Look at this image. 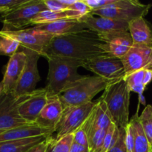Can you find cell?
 <instances>
[{
    "instance_id": "obj_20",
    "label": "cell",
    "mask_w": 152,
    "mask_h": 152,
    "mask_svg": "<svg viewBox=\"0 0 152 152\" xmlns=\"http://www.w3.org/2000/svg\"><path fill=\"white\" fill-rule=\"evenodd\" d=\"M54 133L53 130L43 129L36 123H30L25 126H19L10 129L0 134V142L13 141L39 136H50Z\"/></svg>"
},
{
    "instance_id": "obj_17",
    "label": "cell",
    "mask_w": 152,
    "mask_h": 152,
    "mask_svg": "<svg viewBox=\"0 0 152 152\" xmlns=\"http://www.w3.org/2000/svg\"><path fill=\"white\" fill-rule=\"evenodd\" d=\"M114 123L107 105L100 99L96 102L93 111L82 126L87 137L97 130H107Z\"/></svg>"
},
{
    "instance_id": "obj_6",
    "label": "cell",
    "mask_w": 152,
    "mask_h": 152,
    "mask_svg": "<svg viewBox=\"0 0 152 152\" xmlns=\"http://www.w3.org/2000/svg\"><path fill=\"white\" fill-rule=\"evenodd\" d=\"M48 10L44 0H28L17 8L4 13L0 21L4 24L1 30H19L27 25H31V21L39 13Z\"/></svg>"
},
{
    "instance_id": "obj_41",
    "label": "cell",
    "mask_w": 152,
    "mask_h": 152,
    "mask_svg": "<svg viewBox=\"0 0 152 152\" xmlns=\"http://www.w3.org/2000/svg\"><path fill=\"white\" fill-rule=\"evenodd\" d=\"M7 12H9V10H7V9L2 8V7H0V13H1V14H4V13H7Z\"/></svg>"
},
{
    "instance_id": "obj_15",
    "label": "cell",
    "mask_w": 152,
    "mask_h": 152,
    "mask_svg": "<svg viewBox=\"0 0 152 152\" xmlns=\"http://www.w3.org/2000/svg\"><path fill=\"white\" fill-rule=\"evenodd\" d=\"M48 100L46 88L36 89L29 97L21 103L19 112L21 117L30 123H35L39 115Z\"/></svg>"
},
{
    "instance_id": "obj_5",
    "label": "cell",
    "mask_w": 152,
    "mask_h": 152,
    "mask_svg": "<svg viewBox=\"0 0 152 152\" xmlns=\"http://www.w3.org/2000/svg\"><path fill=\"white\" fill-rule=\"evenodd\" d=\"M151 6L142 4L137 0H115L107 7L93 10L91 14L129 22L138 18L145 17Z\"/></svg>"
},
{
    "instance_id": "obj_27",
    "label": "cell",
    "mask_w": 152,
    "mask_h": 152,
    "mask_svg": "<svg viewBox=\"0 0 152 152\" xmlns=\"http://www.w3.org/2000/svg\"><path fill=\"white\" fill-rule=\"evenodd\" d=\"M20 45L16 40L0 34V56L11 57L19 50Z\"/></svg>"
},
{
    "instance_id": "obj_7",
    "label": "cell",
    "mask_w": 152,
    "mask_h": 152,
    "mask_svg": "<svg viewBox=\"0 0 152 152\" xmlns=\"http://www.w3.org/2000/svg\"><path fill=\"white\" fill-rule=\"evenodd\" d=\"M95 105L96 102H91L78 106L64 108L60 120L55 129V139L75 133L86 123Z\"/></svg>"
},
{
    "instance_id": "obj_13",
    "label": "cell",
    "mask_w": 152,
    "mask_h": 152,
    "mask_svg": "<svg viewBox=\"0 0 152 152\" xmlns=\"http://www.w3.org/2000/svg\"><path fill=\"white\" fill-rule=\"evenodd\" d=\"M121 60L126 72L125 77L140 70H152V46L133 45Z\"/></svg>"
},
{
    "instance_id": "obj_12",
    "label": "cell",
    "mask_w": 152,
    "mask_h": 152,
    "mask_svg": "<svg viewBox=\"0 0 152 152\" xmlns=\"http://www.w3.org/2000/svg\"><path fill=\"white\" fill-rule=\"evenodd\" d=\"M103 42L102 50L107 55L121 59L133 46V40L129 31H113L98 34Z\"/></svg>"
},
{
    "instance_id": "obj_36",
    "label": "cell",
    "mask_w": 152,
    "mask_h": 152,
    "mask_svg": "<svg viewBox=\"0 0 152 152\" xmlns=\"http://www.w3.org/2000/svg\"><path fill=\"white\" fill-rule=\"evenodd\" d=\"M46 148H47V139L43 142L36 145L35 146L32 147L27 152H46Z\"/></svg>"
},
{
    "instance_id": "obj_25",
    "label": "cell",
    "mask_w": 152,
    "mask_h": 152,
    "mask_svg": "<svg viewBox=\"0 0 152 152\" xmlns=\"http://www.w3.org/2000/svg\"><path fill=\"white\" fill-rule=\"evenodd\" d=\"M74 143V134L55 139L53 135L47 138L46 152H70Z\"/></svg>"
},
{
    "instance_id": "obj_21",
    "label": "cell",
    "mask_w": 152,
    "mask_h": 152,
    "mask_svg": "<svg viewBox=\"0 0 152 152\" xmlns=\"http://www.w3.org/2000/svg\"><path fill=\"white\" fill-rule=\"evenodd\" d=\"M129 31L134 45L152 46V27L144 17L129 22Z\"/></svg>"
},
{
    "instance_id": "obj_3",
    "label": "cell",
    "mask_w": 152,
    "mask_h": 152,
    "mask_svg": "<svg viewBox=\"0 0 152 152\" xmlns=\"http://www.w3.org/2000/svg\"><path fill=\"white\" fill-rule=\"evenodd\" d=\"M112 82L99 76H83L59 95L63 108L92 102L93 98L104 91Z\"/></svg>"
},
{
    "instance_id": "obj_9",
    "label": "cell",
    "mask_w": 152,
    "mask_h": 152,
    "mask_svg": "<svg viewBox=\"0 0 152 152\" xmlns=\"http://www.w3.org/2000/svg\"><path fill=\"white\" fill-rule=\"evenodd\" d=\"M83 67L93 72L96 76L109 81L120 80L124 78L126 75L121 59L108 55L98 56L85 62Z\"/></svg>"
},
{
    "instance_id": "obj_40",
    "label": "cell",
    "mask_w": 152,
    "mask_h": 152,
    "mask_svg": "<svg viewBox=\"0 0 152 152\" xmlns=\"http://www.w3.org/2000/svg\"><path fill=\"white\" fill-rule=\"evenodd\" d=\"M4 91V84H3V82H0V96H1V94H3Z\"/></svg>"
},
{
    "instance_id": "obj_33",
    "label": "cell",
    "mask_w": 152,
    "mask_h": 152,
    "mask_svg": "<svg viewBox=\"0 0 152 152\" xmlns=\"http://www.w3.org/2000/svg\"><path fill=\"white\" fill-rule=\"evenodd\" d=\"M74 142L78 144V145L88 148V142L87 135H86L84 129L82 127L79 129L74 134Z\"/></svg>"
},
{
    "instance_id": "obj_24",
    "label": "cell",
    "mask_w": 152,
    "mask_h": 152,
    "mask_svg": "<svg viewBox=\"0 0 152 152\" xmlns=\"http://www.w3.org/2000/svg\"><path fill=\"white\" fill-rule=\"evenodd\" d=\"M134 131V151L133 152H151V144L142 129L139 121V116L135 114L130 120Z\"/></svg>"
},
{
    "instance_id": "obj_39",
    "label": "cell",
    "mask_w": 152,
    "mask_h": 152,
    "mask_svg": "<svg viewBox=\"0 0 152 152\" xmlns=\"http://www.w3.org/2000/svg\"><path fill=\"white\" fill-rule=\"evenodd\" d=\"M139 100L140 102L142 103V105H145V99L143 95H139Z\"/></svg>"
},
{
    "instance_id": "obj_22",
    "label": "cell",
    "mask_w": 152,
    "mask_h": 152,
    "mask_svg": "<svg viewBox=\"0 0 152 152\" xmlns=\"http://www.w3.org/2000/svg\"><path fill=\"white\" fill-rule=\"evenodd\" d=\"M82 16H83L81 13L70 9L60 11H50L46 10L39 13L31 21V25L35 26L65 19H80Z\"/></svg>"
},
{
    "instance_id": "obj_30",
    "label": "cell",
    "mask_w": 152,
    "mask_h": 152,
    "mask_svg": "<svg viewBox=\"0 0 152 152\" xmlns=\"http://www.w3.org/2000/svg\"><path fill=\"white\" fill-rule=\"evenodd\" d=\"M115 0H84L86 4L93 10L103 8L112 4Z\"/></svg>"
},
{
    "instance_id": "obj_14",
    "label": "cell",
    "mask_w": 152,
    "mask_h": 152,
    "mask_svg": "<svg viewBox=\"0 0 152 152\" xmlns=\"http://www.w3.org/2000/svg\"><path fill=\"white\" fill-rule=\"evenodd\" d=\"M27 60V55L22 47L10 57L3 77L4 94L13 93L20 79Z\"/></svg>"
},
{
    "instance_id": "obj_16",
    "label": "cell",
    "mask_w": 152,
    "mask_h": 152,
    "mask_svg": "<svg viewBox=\"0 0 152 152\" xmlns=\"http://www.w3.org/2000/svg\"><path fill=\"white\" fill-rule=\"evenodd\" d=\"M79 21L86 26V29L97 34L113 31H129V22L102 16H95L91 13L82 16Z\"/></svg>"
},
{
    "instance_id": "obj_29",
    "label": "cell",
    "mask_w": 152,
    "mask_h": 152,
    "mask_svg": "<svg viewBox=\"0 0 152 152\" xmlns=\"http://www.w3.org/2000/svg\"><path fill=\"white\" fill-rule=\"evenodd\" d=\"M119 131H120V134H119V137L117 142L108 152H127L126 142V128L120 127Z\"/></svg>"
},
{
    "instance_id": "obj_31",
    "label": "cell",
    "mask_w": 152,
    "mask_h": 152,
    "mask_svg": "<svg viewBox=\"0 0 152 152\" xmlns=\"http://www.w3.org/2000/svg\"><path fill=\"white\" fill-rule=\"evenodd\" d=\"M68 9L79 12V13H81L83 16L89 14V13H91L92 12V10H91L90 7L86 4L84 0H77L74 4H73L72 5H71L68 7Z\"/></svg>"
},
{
    "instance_id": "obj_37",
    "label": "cell",
    "mask_w": 152,
    "mask_h": 152,
    "mask_svg": "<svg viewBox=\"0 0 152 152\" xmlns=\"http://www.w3.org/2000/svg\"><path fill=\"white\" fill-rule=\"evenodd\" d=\"M70 152H89V150L87 147L83 146V145H78V144L74 142Z\"/></svg>"
},
{
    "instance_id": "obj_1",
    "label": "cell",
    "mask_w": 152,
    "mask_h": 152,
    "mask_svg": "<svg viewBox=\"0 0 152 152\" xmlns=\"http://www.w3.org/2000/svg\"><path fill=\"white\" fill-rule=\"evenodd\" d=\"M103 43L97 33L86 30L53 37L43 50L42 56L69 58L85 62L107 55L102 48Z\"/></svg>"
},
{
    "instance_id": "obj_34",
    "label": "cell",
    "mask_w": 152,
    "mask_h": 152,
    "mask_svg": "<svg viewBox=\"0 0 152 152\" xmlns=\"http://www.w3.org/2000/svg\"><path fill=\"white\" fill-rule=\"evenodd\" d=\"M45 4L48 10L50 11H60L68 10V7L62 4L59 0H44Z\"/></svg>"
},
{
    "instance_id": "obj_35",
    "label": "cell",
    "mask_w": 152,
    "mask_h": 152,
    "mask_svg": "<svg viewBox=\"0 0 152 152\" xmlns=\"http://www.w3.org/2000/svg\"><path fill=\"white\" fill-rule=\"evenodd\" d=\"M126 148H127V152H133L134 151V131L132 124L129 123L126 126Z\"/></svg>"
},
{
    "instance_id": "obj_10",
    "label": "cell",
    "mask_w": 152,
    "mask_h": 152,
    "mask_svg": "<svg viewBox=\"0 0 152 152\" xmlns=\"http://www.w3.org/2000/svg\"><path fill=\"white\" fill-rule=\"evenodd\" d=\"M22 49L27 55V60L20 79L13 91V94L16 96L31 94L36 90L37 83L41 80L38 71V59L40 55L31 50L24 48Z\"/></svg>"
},
{
    "instance_id": "obj_2",
    "label": "cell",
    "mask_w": 152,
    "mask_h": 152,
    "mask_svg": "<svg viewBox=\"0 0 152 152\" xmlns=\"http://www.w3.org/2000/svg\"><path fill=\"white\" fill-rule=\"evenodd\" d=\"M48 74L46 89L48 96H59L67 88L83 76L77 70L83 67L84 62L58 56L48 57Z\"/></svg>"
},
{
    "instance_id": "obj_32",
    "label": "cell",
    "mask_w": 152,
    "mask_h": 152,
    "mask_svg": "<svg viewBox=\"0 0 152 152\" xmlns=\"http://www.w3.org/2000/svg\"><path fill=\"white\" fill-rule=\"evenodd\" d=\"M28 0H0V7L7 9L9 11L17 8Z\"/></svg>"
},
{
    "instance_id": "obj_26",
    "label": "cell",
    "mask_w": 152,
    "mask_h": 152,
    "mask_svg": "<svg viewBox=\"0 0 152 152\" xmlns=\"http://www.w3.org/2000/svg\"><path fill=\"white\" fill-rule=\"evenodd\" d=\"M145 70H140L131 74L125 77L128 86L131 91L137 93L139 95H143L145 86L143 85V78Z\"/></svg>"
},
{
    "instance_id": "obj_19",
    "label": "cell",
    "mask_w": 152,
    "mask_h": 152,
    "mask_svg": "<svg viewBox=\"0 0 152 152\" xmlns=\"http://www.w3.org/2000/svg\"><path fill=\"white\" fill-rule=\"evenodd\" d=\"M32 29L37 32L48 34L52 37L68 35L86 31V28L79 19H65L42 25H35Z\"/></svg>"
},
{
    "instance_id": "obj_18",
    "label": "cell",
    "mask_w": 152,
    "mask_h": 152,
    "mask_svg": "<svg viewBox=\"0 0 152 152\" xmlns=\"http://www.w3.org/2000/svg\"><path fill=\"white\" fill-rule=\"evenodd\" d=\"M63 110L59 96H48L47 104L39 114L35 123L39 127L50 129L55 132Z\"/></svg>"
},
{
    "instance_id": "obj_42",
    "label": "cell",
    "mask_w": 152,
    "mask_h": 152,
    "mask_svg": "<svg viewBox=\"0 0 152 152\" xmlns=\"http://www.w3.org/2000/svg\"><path fill=\"white\" fill-rule=\"evenodd\" d=\"M151 151L152 152V144H151Z\"/></svg>"
},
{
    "instance_id": "obj_38",
    "label": "cell",
    "mask_w": 152,
    "mask_h": 152,
    "mask_svg": "<svg viewBox=\"0 0 152 152\" xmlns=\"http://www.w3.org/2000/svg\"><path fill=\"white\" fill-rule=\"evenodd\" d=\"M152 80V70L147 69L145 70V74H144L143 78V85L146 87Z\"/></svg>"
},
{
    "instance_id": "obj_8",
    "label": "cell",
    "mask_w": 152,
    "mask_h": 152,
    "mask_svg": "<svg viewBox=\"0 0 152 152\" xmlns=\"http://www.w3.org/2000/svg\"><path fill=\"white\" fill-rule=\"evenodd\" d=\"M31 94L16 96L13 93H3L0 96V134L10 129L30 124L19 112V107Z\"/></svg>"
},
{
    "instance_id": "obj_28",
    "label": "cell",
    "mask_w": 152,
    "mask_h": 152,
    "mask_svg": "<svg viewBox=\"0 0 152 152\" xmlns=\"http://www.w3.org/2000/svg\"><path fill=\"white\" fill-rule=\"evenodd\" d=\"M139 121L150 144H152V105H148L139 117Z\"/></svg>"
},
{
    "instance_id": "obj_23",
    "label": "cell",
    "mask_w": 152,
    "mask_h": 152,
    "mask_svg": "<svg viewBox=\"0 0 152 152\" xmlns=\"http://www.w3.org/2000/svg\"><path fill=\"white\" fill-rule=\"evenodd\" d=\"M49 136H39L13 141L0 142V152H27Z\"/></svg>"
},
{
    "instance_id": "obj_11",
    "label": "cell",
    "mask_w": 152,
    "mask_h": 152,
    "mask_svg": "<svg viewBox=\"0 0 152 152\" xmlns=\"http://www.w3.org/2000/svg\"><path fill=\"white\" fill-rule=\"evenodd\" d=\"M0 34L16 40L21 47L37 52L40 56L53 37L48 34L37 32L32 28L10 31L0 30Z\"/></svg>"
},
{
    "instance_id": "obj_4",
    "label": "cell",
    "mask_w": 152,
    "mask_h": 152,
    "mask_svg": "<svg viewBox=\"0 0 152 152\" xmlns=\"http://www.w3.org/2000/svg\"><path fill=\"white\" fill-rule=\"evenodd\" d=\"M131 91L124 78L112 82L99 99L107 105L113 122L117 127L126 128L129 123Z\"/></svg>"
}]
</instances>
